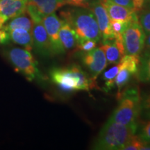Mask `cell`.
<instances>
[{
	"label": "cell",
	"instance_id": "obj_32",
	"mask_svg": "<svg viewBox=\"0 0 150 150\" xmlns=\"http://www.w3.org/2000/svg\"><path fill=\"white\" fill-rule=\"evenodd\" d=\"M144 51H150V34L146 37Z\"/></svg>",
	"mask_w": 150,
	"mask_h": 150
},
{
	"label": "cell",
	"instance_id": "obj_17",
	"mask_svg": "<svg viewBox=\"0 0 150 150\" xmlns=\"http://www.w3.org/2000/svg\"><path fill=\"white\" fill-rule=\"evenodd\" d=\"M138 81L150 83V51H144L140 56V64L136 73Z\"/></svg>",
	"mask_w": 150,
	"mask_h": 150
},
{
	"label": "cell",
	"instance_id": "obj_8",
	"mask_svg": "<svg viewBox=\"0 0 150 150\" xmlns=\"http://www.w3.org/2000/svg\"><path fill=\"white\" fill-rule=\"evenodd\" d=\"M66 5L64 0H27L26 12L33 23L42 22L47 15Z\"/></svg>",
	"mask_w": 150,
	"mask_h": 150
},
{
	"label": "cell",
	"instance_id": "obj_23",
	"mask_svg": "<svg viewBox=\"0 0 150 150\" xmlns=\"http://www.w3.org/2000/svg\"><path fill=\"white\" fill-rule=\"evenodd\" d=\"M146 143L147 142L143 141L138 135L134 134L123 147L122 150H142Z\"/></svg>",
	"mask_w": 150,
	"mask_h": 150
},
{
	"label": "cell",
	"instance_id": "obj_19",
	"mask_svg": "<svg viewBox=\"0 0 150 150\" xmlns=\"http://www.w3.org/2000/svg\"><path fill=\"white\" fill-rule=\"evenodd\" d=\"M140 64V55L125 54L120 61V68H125L131 72L133 75L136 74Z\"/></svg>",
	"mask_w": 150,
	"mask_h": 150
},
{
	"label": "cell",
	"instance_id": "obj_25",
	"mask_svg": "<svg viewBox=\"0 0 150 150\" xmlns=\"http://www.w3.org/2000/svg\"><path fill=\"white\" fill-rule=\"evenodd\" d=\"M131 22H127L120 20H110V27L111 30L115 35H122L124 31L127 29Z\"/></svg>",
	"mask_w": 150,
	"mask_h": 150
},
{
	"label": "cell",
	"instance_id": "obj_2",
	"mask_svg": "<svg viewBox=\"0 0 150 150\" xmlns=\"http://www.w3.org/2000/svg\"><path fill=\"white\" fill-rule=\"evenodd\" d=\"M61 16L74 29L78 37V43L86 40L97 42L102 39L96 18L90 9L74 7L61 11Z\"/></svg>",
	"mask_w": 150,
	"mask_h": 150
},
{
	"label": "cell",
	"instance_id": "obj_14",
	"mask_svg": "<svg viewBox=\"0 0 150 150\" xmlns=\"http://www.w3.org/2000/svg\"><path fill=\"white\" fill-rule=\"evenodd\" d=\"M102 43L103 45L101 47L104 52L108 64H118L122 58L126 54L122 35H115L113 40Z\"/></svg>",
	"mask_w": 150,
	"mask_h": 150
},
{
	"label": "cell",
	"instance_id": "obj_27",
	"mask_svg": "<svg viewBox=\"0 0 150 150\" xmlns=\"http://www.w3.org/2000/svg\"><path fill=\"white\" fill-rule=\"evenodd\" d=\"M97 46V42L93 40H86L79 42L76 47L78 48L79 52H88L93 50Z\"/></svg>",
	"mask_w": 150,
	"mask_h": 150
},
{
	"label": "cell",
	"instance_id": "obj_5",
	"mask_svg": "<svg viewBox=\"0 0 150 150\" xmlns=\"http://www.w3.org/2000/svg\"><path fill=\"white\" fill-rule=\"evenodd\" d=\"M6 55L17 71L22 73L29 81L44 79L38 67L37 61L29 50L11 48L6 52Z\"/></svg>",
	"mask_w": 150,
	"mask_h": 150
},
{
	"label": "cell",
	"instance_id": "obj_21",
	"mask_svg": "<svg viewBox=\"0 0 150 150\" xmlns=\"http://www.w3.org/2000/svg\"><path fill=\"white\" fill-rule=\"evenodd\" d=\"M133 74L125 68L120 69L119 72L115 79V86L118 89V95L121 93L122 89L129 83Z\"/></svg>",
	"mask_w": 150,
	"mask_h": 150
},
{
	"label": "cell",
	"instance_id": "obj_16",
	"mask_svg": "<svg viewBox=\"0 0 150 150\" xmlns=\"http://www.w3.org/2000/svg\"><path fill=\"white\" fill-rule=\"evenodd\" d=\"M10 40L16 44L24 47V49L31 51L33 49V37L31 31L21 28H17L8 31Z\"/></svg>",
	"mask_w": 150,
	"mask_h": 150
},
{
	"label": "cell",
	"instance_id": "obj_6",
	"mask_svg": "<svg viewBox=\"0 0 150 150\" xmlns=\"http://www.w3.org/2000/svg\"><path fill=\"white\" fill-rule=\"evenodd\" d=\"M146 37L139 20L131 22L122 34L126 54L140 55L145 47Z\"/></svg>",
	"mask_w": 150,
	"mask_h": 150
},
{
	"label": "cell",
	"instance_id": "obj_10",
	"mask_svg": "<svg viewBox=\"0 0 150 150\" xmlns=\"http://www.w3.org/2000/svg\"><path fill=\"white\" fill-rule=\"evenodd\" d=\"M88 9L93 12L96 18L102 35V42L113 40L115 37L110 27V17L100 0H95Z\"/></svg>",
	"mask_w": 150,
	"mask_h": 150
},
{
	"label": "cell",
	"instance_id": "obj_13",
	"mask_svg": "<svg viewBox=\"0 0 150 150\" xmlns=\"http://www.w3.org/2000/svg\"><path fill=\"white\" fill-rule=\"evenodd\" d=\"M27 0H0V27L10 19L26 12Z\"/></svg>",
	"mask_w": 150,
	"mask_h": 150
},
{
	"label": "cell",
	"instance_id": "obj_3",
	"mask_svg": "<svg viewBox=\"0 0 150 150\" xmlns=\"http://www.w3.org/2000/svg\"><path fill=\"white\" fill-rule=\"evenodd\" d=\"M138 125H125L108 120L101 129L92 149L122 150L129 139L136 134Z\"/></svg>",
	"mask_w": 150,
	"mask_h": 150
},
{
	"label": "cell",
	"instance_id": "obj_4",
	"mask_svg": "<svg viewBox=\"0 0 150 150\" xmlns=\"http://www.w3.org/2000/svg\"><path fill=\"white\" fill-rule=\"evenodd\" d=\"M118 99L117 106L108 120L125 125H138L141 100L138 89L129 88L118 95Z\"/></svg>",
	"mask_w": 150,
	"mask_h": 150
},
{
	"label": "cell",
	"instance_id": "obj_20",
	"mask_svg": "<svg viewBox=\"0 0 150 150\" xmlns=\"http://www.w3.org/2000/svg\"><path fill=\"white\" fill-rule=\"evenodd\" d=\"M120 69V67L118 63L103 74L102 79L104 81V88L106 92H108L115 87V79L119 72Z\"/></svg>",
	"mask_w": 150,
	"mask_h": 150
},
{
	"label": "cell",
	"instance_id": "obj_12",
	"mask_svg": "<svg viewBox=\"0 0 150 150\" xmlns=\"http://www.w3.org/2000/svg\"><path fill=\"white\" fill-rule=\"evenodd\" d=\"M107 11L110 20L132 22L139 20L137 13L133 9L117 4L111 0H100Z\"/></svg>",
	"mask_w": 150,
	"mask_h": 150
},
{
	"label": "cell",
	"instance_id": "obj_7",
	"mask_svg": "<svg viewBox=\"0 0 150 150\" xmlns=\"http://www.w3.org/2000/svg\"><path fill=\"white\" fill-rule=\"evenodd\" d=\"M77 54L82 64L88 70L89 75L95 81L108 65L107 60L102 47H95L88 52H78Z\"/></svg>",
	"mask_w": 150,
	"mask_h": 150
},
{
	"label": "cell",
	"instance_id": "obj_15",
	"mask_svg": "<svg viewBox=\"0 0 150 150\" xmlns=\"http://www.w3.org/2000/svg\"><path fill=\"white\" fill-rule=\"evenodd\" d=\"M59 39L65 51L72 50L77 45V35L70 24L65 21L59 30Z\"/></svg>",
	"mask_w": 150,
	"mask_h": 150
},
{
	"label": "cell",
	"instance_id": "obj_30",
	"mask_svg": "<svg viewBox=\"0 0 150 150\" xmlns=\"http://www.w3.org/2000/svg\"><path fill=\"white\" fill-rule=\"evenodd\" d=\"M10 41V36L8 31L4 28L0 27V44H6Z\"/></svg>",
	"mask_w": 150,
	"mask_h": 150
},
{
	"label": "cell",
	"instance_id": "obj_9",
	"mask_svg": "<svg viewBox=\"0 0 150 150\" xmlns=\"http://www.w3.org/2000/svg\"><path fill=\"white\" fill-rule=\"evenodd\" d=\"M42 23L50 38L54 56L64 54L65 51L59 39V30L63 23V20L54 12L45 16Z\"/></svg>",
	"mask_w": 150,
	"mask_h": 150
},
{
	"label": "cell",
	"instance_id": "obj_26",
	"mask_svg": "<svg viewBox=\"0 0 150 150\" xmlns=\"http://www.w3.org/2000/svg\"><path fill=\"white\" fill-rule=\"evenodd\" d=\"M66 5L71 6L72 7L89 8L95 0H64Z\"/></svg>",
	"mask_w": 150,
	"mask_h": 150
},
{
	"label": "cell",
	"instance_id": "obj_34",
	"mask_svg": "<svg viewBox=\"0 0 150 150\" xmlns=\"http://www.w3.org/2000/svg\"><path fill=\"white\" fill-rule=\"evenodd\" d=\"M147 1H148V0H147Z\"/></svg>",
	"mask_w": 150,
	"mask_h": 150
},
{
	"label": "cell",
	"instance_id": "obj_33",
	"mask_svg": "<svg viewBox=\"0 0 150 150\" xmlns=\"http://www.w3.org/2000/svg\"><path fill=\"white\" fill-rule=\"evenodd\" d=\"M148 1H149V3H150V0H148Z\"/></svg>",
	"mask_w": 150,
	"mask_h": 150
},
{
	"label": "cell",
	"instance_id": "obj_28",
	"mask_svg": "<svg viewBox=\"0 0 150 150\" xmlns=\"http://www.w3.org/2000/svg\"><path fill=\"white\" fill-rule=\"evenodd\" d=\"M139 22L145 31L146 36L150 34V11L144 13L140 16Z\"/></svg>",
	"mask_w": 150,
	"mask_h": 150
},
{
	"label": "cell",
	"instance_id": "obj_24",
	"mask_svg": "<svg viewBox=\"0 0 150 150\" xmlns=\"http://www.w3.org/2000/svg\"><path fill=\"white\" fill-rule=\"evenodd\" d=\"M137 135L141 139L146 142H150V120L144 121V122L140 125V128L137 129Z\"/></svg>",
	"mask_w": 150,
	"mask_h": 150
},
{
	"label": "cell",
	"instance_id": "obj_11",
	"mask_svg": "<svg viewBox=\"0 0 150 150\" xmlns=\"http://www.w3.org/2000/svg\"><path fill=\"white\" fill-rule=\"evenodd\" d=\"M31 33L33 37V47L36 53L42 57L53 56L50 38L42 22L33 23Z\"/></svg>",
	"mask_w": 150,
	"mask_h": 150
},
{
	"label": "cell",
	"instance_id": "obj_31",
	"mask_svg": "<svg viewBox=\"0 0 150 150\" xmlns=\"http://www.w3.org/2000/svg\"><path fill=\"white\" fill-rule=\"evenodd\" d=\"M111 1L117 4L123 6H126L127 8L132 9V3H131V0H111Z\"/></svg>",
	"mask_w": 150,
	"mask_h": 150
},
{
	"label": "cell",
	"instance_id": "obj_22",
	"mask_svg": "<svg viewBox=\"0 0 150 150\" xmlns=\"http://www.w3.org/2000/svg\"><path fill=\"white\" fill-rule=\"evenodd\" d=\"M140 117L143 121L150 120V93L145 94L141 97Z\"/></svg>",
	"mask_w": 150,
	"mask_h": 150
},
{
	"label": "cell",
	"instance_id": "obj_1",
	"mask_svg": "<svg viewBox=\"0 0 150 150\" xmlns=\"http://www.w3.org/2000/svg\"><path fill=\"white\" fill-rule=\"evenodd\" d=\"M52 81L65 93L83 91L89 93L96 88L95 81L79 65L66 67H55L50 72Z\"/></svg>",
	"mask_w": 150,
	"mask_h": 150
},
{
	"label": "cell",
	"instance_id": "obj_18",
	"mask_svg": "<svg viewBox=\"0 0 150 150\" xmlns=\"http://www.w3.org/2000/svg\"><path fill=\"white\" fill-rule=\"evenodd\" d=\"M33 26V22L31 18L26 15V12L19 15L11 19V20L8 22L4 28L7 31L10 30L17 29V28H21L28 31H31Z\"/></svg>",
	"mask_w": 150,
	"mask_h": 150
},
{
	"label": "cell",
	"instance_id": "obj_29",
	"mask_svg": "<svg viewBox=\"0 0 150 150\" xmlns=\"http://www.w3.org/2000/svg\"><path fill=\"white\" fill-rule=\"evenodd\" d=\"M146 1H147V0H131L132 9L136 13L139 12L143 8Z\"/></svg>",
	"mask_w": 150,
	"mask_h": 150
}]
</instances>
